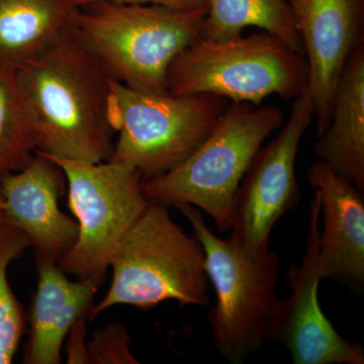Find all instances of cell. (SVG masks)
<instances>
[{"mask_svg":"<svg viewBox=\"0 0 364 364\" xmlns=\"http://www.w3.org/2000/svg\"><path fill=\"white\" fill-rule=\"evenodd\" d=\"M14 71L37 151L87 163L111 158L112 78L75 32Z\"/></svg>","mask_w":364,"mask_h":364,"instance_id":"obj_1","label":"cell"},{"mask_svg":"<svg viewBox=\"0 0 364 364\" xmlns=\"http://www.w3.org/2000/svg\"><path fill=\"white\" fill-rule=\"evenodd\" d=\"M207 6L95 2L80 7L74 32L105 71L132 90L166 95L172 62L202 37Z\"/></svg>","mask_w":364,"mask_h":364,"instance_id":"obj_2","label":"cell"},{"mask_svg":"<svg viewBox=\"0 0 364 364\" xmlns=\"http://www.w3.org/2000/svg\"><path fill=\"white\" fill-rule=\"evenodd\" d=\"M109 267L111 286L91 306L88 320L119 305L149 311L166 301L202 308L210 304L202 245L171 219L166 205L148 203L119 242Z\"/></svg>","mask_w":364,"mask_h":364,"instance_id":"obj_3","label":"cell"},{"mask_svg":"<svg viewBox=\"0 0 364 364\" xmlns=\"http://www.w3.org/2000/svg\"><path fill=\"white\" fill-rule=\"evenodd\" d=\"M284 117L274 105L233 104L214 130L177 166L142 181L148 202L191 205L207 213L218 230L231 229L237 189L254 157Z\"/></svg>","mask_w":364,"mask_h":364,"instance_id":"obj_4","label":"cell"},{"mask_svg":"<svg viewBox=\"0 0 364 364\" xmlns=\"http://www.w3.org/2000/svg\"><path fill=\"white\" fill-rule=\"evenodd\" d=\"M308 79L306 57L263 31L226 40L198 38L172 62L167 90L173 95L208 93L233 104L259 105L270 95L296 100Z\"/></svg>","mask_w":364,"mask_h":364,"instance_id":"obj_5","label":"cell"},{"mask_svg":"<svg viewBox=\"0 0 364 364\" xmlns=\"http://www.w3.org/2000/svg\"><path fill=\"white\" fill-rule=\"evenodd\" d=\"M205 253V272L217 301L208 313L215 348L231 363H242L269 337L279 299L275 294L279 255L268 250L257 256L242 251L231 239L219 238L200 208L177 205Z\"/></svg>","mask_w":364,"mask_h":364,"instance_id":"obj_6","label":"cell"},{"mask_svg":"<svg viewBox=\"0 0 364 364\" xmlns=\"http://www.w3.org/2000/svg\"><path fill=\"white\" fill-rule=\"evenodd\" d=\"M117 134L109 160L128 163L142 181L183 161L205 140L231 102L208 93L152 95L112 79Z\"/></svg>","mask_w":364,"mask_h":364,"instance_id":"obj_7","label":"cell"},{"mask_svg":"<svg viewBox=\"0 0 364 364\" xmlns=\"http://www.w3.org/2000/svg\"><path fill=\"white\" fill-rule=\"evenodd\" d=\"M48 158L63 172L78 225L77 239L59 267L78 279L105 277L119 242L149 203L142 177L128 163Z\"/></svg>","mask_w":364,"mask_h":364,"instance_id":"obj_8","label":"cell"},{"mask_svg":"<svg viewBox=\"0 0 364 364\" xmlns=\"http://www.w3.org/2000/svg\"><path fill=\"white\" fill-rule=\"evenodd\" d=\"M314 119L312 97L306 88L294 100L279 135L260 148L237 189L230 239L248 255L267 252L273 227L298 205L296 156Z\"/></svg>","mask_w":364,"mask_h":364,"instance_id":"obj_9","label":"cell"},{"mask_svg":"<svg viewBox=\"0 0 364 364\" xmlns=\"http://www.w3.org/2000/svg\"><path fill=\"white\" fill-rule=\"evenodd\" d=\"M321 196L317 191L310 205L305 253L299 265H291L287 280L291 294L279 299L268 340L279 342L294 364H363L364 349L344 338L326 317L318 301L322 277L318 265Z\"/></svg>","mask_w":364,"mask_h":364,"instance_id":"obj_10","label":"cell"},{"mask_svg":"<svg viewBox=\"0 0 364 364\" xmlns=\"http://www.w3.org/2000/svg\"><path fill=\"white\" fill-rule=\"evenodd\" d=\"M308 63L317 136L331 119L337 86L363 45L364 0H289Z\"/></svg>","mask_w":364,"mask_h":364,"instance_id":"obj_11","label":"cell"},{"mask_svg":"<svg viewBox=\"0 0 364 364\" xmlns=\"http://www.w3.org/2000/svg\"><path fill=\"white\" fill-rule=\"evenodd\" d=\"M0 189L7 219L25 233L36 254L58 262L78 235L77 222L59 208L64 174L58 165L36 151L23 168L0 178Z\"/></svg>","mask_w":364,"mask_h":364,"instance_id":"obj_12","label":"cell"},{"mask_svg":"<svg viewBox=\"0 0 364 364\" xmlns=\"http://www.w3.org/2000/svg\"><path fill=\"white\" fill-rule=\"evenodd\" d=\"M308 181L320 193L323 231L318 240L322 279H338L358 289L364 286V198L350 181L318 160Z\"/></svg>","mask_w":364,"mask_h":364,"instance_id":"obj_13","label":"cell"},{"mask_svg":"<svg viewBox=\"0 0 364 364\" xmlns=\"http://www.w3.org/2000/svg\"><path fill=\"white\" fill-rule=\"evenodd\" d=\"M38 286L30 314L25 363L58 364L64 339L78 318L90 314L105 277L71 282L57 262L36 254Z\"/></svg>","mask_w":364,"mask_h":364,"instance_id":"obj_14","label":"cell"},{"mask_svg":"<svg viewBox=\"0 0 364 364\" xmlns=\"http://www.w3.org/2000/svg\"><path fill=\"white\" fill-rule=\"evenodd\" d=\"M314 150L318 160L364 191V46L351 55L337 86L331 119Z\"/></svg>","mask_w":364,"mask_h":364,"instance_id":"obj_15","label":"cell"},{"mask_svg":"<svg viewBox=\"0 0 364 364\" xmlns=\"http://www.w3.org/2000/svg\"><path fill=\"white\" fill-rule=\"evenodd\" d=\"M76 0H0V65L18 68L74 32Z\"/></svg>","mask_w":364,"mask_h":364,"instance_id":"obj_16","label":"cell"},{"mask_svg":"<svg viewBox=\"0 0 364 364\" xmlns=\"http://www.w3.org/2000/svg\"><path fill=\"white\" fill-rule=\"evenodd\" d=\"M256 26L279 38L304 55L303 44L289 0H207L202 37L226 40Z\"/></svg>","mask_w":364,"mask_h":364,"instance_id":"obj_17","label":"cell"},{"mask_svg":"<svg viewBox=\"0 0 364 364\" xmlns=\"http://www.w3.org/2000/svg\"><path fill=\"white\" fill-rule=\"evenodd\" d=\"M37 151L32 124L16 82V71L0 65V178L18 171Z\"/></svg>","mask_w":364,"mask_h":364,"instance_id":"obj_18","label":"cell"},{"mask_svg":"<svg viewBox=\"0 0 364 364\" xmlns=\"http://www.w3.org/2000/svg\"><path fill=\"white\" fill-rule=\"evenodd\" d=\"M32 244L0 212V364L13 363L26 330V316L7 279V268Z\"/></svg>","mask_w":364,"mask_h":364,"instance_id":"obj_19","label":"cell"},{"mask_svg":"<svg viewBox=\"0 0 364 364\" xmlns=\"http://www.w3.org/2000/svg\"><path fill=\"white\" fill-rule=\"evenodd\" d=\"M131 336L119 323H111L93 334L86 344L88 359L92 364H138L132 354Z\"/></svg>","mask_w":364,"mask_h":364,"instance_id":"obj_20","label":"cell"},{"mask_svg":"<svg viewBox=\"0 0 364 364\" xmlns=\"http://www.w3.org/2000/svg\"><path fill=\"white\" fill-rule=\"evenodd\" d=\"M87 316L78 318L69 332L67 342V363H90L85 344V322Z\"/></svg>","mask_w":364,"mask_h":364,"instance_id":"obj_21","label":"cell"},{"mask_svg":"<svg viewBox=\"0 0 364 364\" xmlns=\"http://www.w3.org/2000/svg\"><path fill=\"white\" fill-rule=\"evenodd\" d=\"M79 6L95 4V2H119L129 4H153L178 9V11H189V9H202L207 6V0H76Z\"/></svg>","mask_w":364,"mask_h":364,"instance_id":"obj_22","label":"cell"},{"mask_svg":"<svg viewBox=\"0 0 364 364\" xmlns=\"http://www.w3.org/2000/svg\"><path fill=\"white\" fill-rule=\"evenodd\" d=\"M4 210V198H2L1 189H0V212Z\"/></svg>","mask_w":364,"mask_h":364,"instance_id":"obj_23","label":"cell"}]
</instances>
